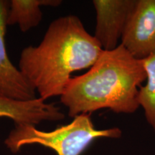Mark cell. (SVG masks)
<instances>
[{"mask_svg":"<svg viewBox=\"0 0 155 155\" xmlns=\"http://www.w3.org/2000/svg\"><path fill=\"white\" fill-rule=\"evenodd\" d=\"M142 61L147 82L139 88V105L143 108L147 122L155 131V53Z\"/></svg>","mask_w":155,"mask_h":155,"instance_id":"obj_9","label":"cell"},{"mask_svg":"<svg viewBox=\"0 0 155 155\" xmlns=\"http://www.w3.org/2000/svg\"><path fill=\"white\" fill-rule=\"evenodd\" d=\"M61 0H12L7 14V25L17 24L23 32L37 27L41 22L42 6L57 7Z\"/></svg>","mask_w":155,"mask_h":155,"instance_id":"obj_8","label":"cell"},{"mask_svg":"<svg viewBox=\"0 0 155 155\" xmlns=\"http://www.w3.org/2000/svg\"><path fill=\"white\" fill-rule=\"evenodd\" d=\"M120 44L139 60L155 53V0H136Z\"/></svg>","mask_w":155,"mask_h":155,"instance_id":"obj_4","label":"cell"},{"mask_svg":"<svg viewBox=\"0 0 155 155\" xmlns=\"http://www.w3.org/2000/svg\"><path fill=\"white\" fill-rule=\"evenodd\" d=\"M146 79L142 60L120 44L112 50H103L88 72L71 78L61 101L72 118L103 108L133 114L139 108V91Z\"/></svg>","mask_w":155,"mask_h":155,"instance_id":"obj_2","label":"cell"},{"mask_svg":"<svg viewBox=\"0 0 155 155\" xmlns=\"http://www.w3.org/2000/svg\"><path fill=\"white\" fill-rule=\"evenodd\" d=\"M0 118H7L15 125L35 126L45 121H61L65 118L61 108L38 97L28 101H21L0 94Z\"/></svg>","mask_w":155,"mask_h":155,"instance_id":"obj_7","label":"cell"},{"mask_svg":"<svg viewBox=\"0 0 155 155\" xmlns=\"http://www.w3.org/2000/svg\"><path fill=\"white\" fill-rule=\"evenodd\" d=\"M91 114H79L68 124L51 131L39 130L31 124L15 125L5 143L13 153L25 145L38 144L52 149L58 155H81L95 139L121 137L119 128L96 129Z\"/></svg>","mask_w":155,"mask_h":155,"instance_id":"obj_3","label":"cell"},{"mask_svg":"<svg viewBox=\"0 0 155 155\" xmlns=\"http://www.w3.org/2000/svg\"><path fill=\"white\" fill-rule=\"evenodd\" d=\"M136 0H94L96 15L94 38L103 50L119 45Z\"/></svg>","mask_w":155,"mask_h":155,"instance_id":"obj_5","label":"cell"},{"mask_svg":"<svg viewBox=\"0 0 155 155\" xmlns=\"http://www.w3.org/2000/svg\"><path fill=\"white\" fill-rule=\"evenodd\" d=\"M9 3L0 0V94L21 101L37 98L36 91L19 69L12 63L7 53L5 35Z\"/></svg>","mask_w":155,"mask_h":155,"instance_id":"obj_6","label":"cell"},{"mask_svg":"<svg viewBox=\"0 0 155 155\" xmlns=\"http://www.w3.org/2000/svg\"><path fill=\"white\" fill-rule=\"evenodd\" d=\"M102 51L81 19L68 15L51 22L38 46L22 50L19 70L46 101L61 96L71 74L91 67Z\"/></svg>","mask_w":155,"mask_h":155,"instance_id":"obj_1","label":"cell"}]
</instances>
